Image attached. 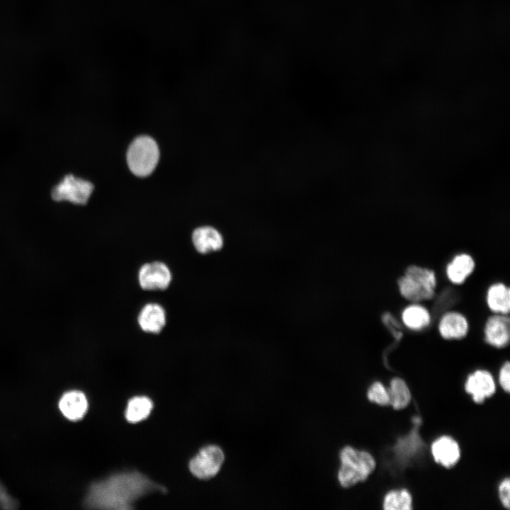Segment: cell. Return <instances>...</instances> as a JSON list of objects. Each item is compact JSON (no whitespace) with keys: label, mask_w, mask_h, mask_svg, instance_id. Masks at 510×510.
<instances>
[{"label":"cell","mask_w":510,"mask_h":510,"mask_svg":"<svg viewBox=\"0 0 510 510\" xmlns=\"http://www.w3.org/2000/svg\"><path fill=\"white\" fill-rule=\"evenodd\" d=\"M156 490L164 489L140 472H123L94 483L87 492L84 505L89 509H130L134 502Z\"/></svg>","instance_id":"obj_1"},{"label":"cell","mask_w":510,"mask_h":510,"mask_svg":"<svg viewBox=\"0 0 510 510\" xmlns=\"http://www.w3.org/2000/svg\"><path fill=\"white\" fill-rule=\"evenodd\" d=\"M339 458L341 466L337 478L340 485L345 488L366 481L376 468L375 460L370 453L350 446L341 450Z\"/></svg>","instance_id":"obj_2"},{"label":"cell","mask_w":510,"mask_h":510,"mask_svg":"<svg viewBox=\"0 0 510 510\" xmlns=\"http://www.w3.org/2000/svg\"><path fill=\"white\" fill-rule=\"evenodd\" d=\"M397 283L400 294L413 302L430 300L435 295L436 277L429 268L410 266Z\"/></svg>","instance_id":"obj_3"},{"label":"cell","mask_w":510,"mask_h":510,"mask_svg":"<svg viewBox=\"0 0 510 510\" xmlns=\"http://www.w3.org/2000/svg\"><path fill=\"white\" fill-rule=\"evenodd\" d=\"M159 158V147L149 136H140L130 144L127 152L130 170L137 176H147L155 169Z\"/></svg>","instance_id":"obj_4"},{"label":"cell","mask_w":510,"mask_h":510,"mask_svg":"<svg viewBox=\"0 0 510 510\" xmlns=\"http://www.w3.org/2000/svg\"><path fill=\"white\" fill-rule=\"evenodd\" d=\"M89 181L67 174L62 177L51 188V198L55 202H69L76 205H85L94 191Z\"/></svg>","instance_id":"obj_5"},{"label":"cell","mask_w":510,"mask_h":510,"mask_svg":"<svg viewBox=\"0 0 510 510\" xmlns=\"http://www.w3.org/2000/svg\"><path fill=\"white\" fill-rule=\"evenodd\" d=\"M224 460L222 450L216 445H209L200 449L191 460L189 469L196 477L207 480L217 474Z\"/></svg>","instance_id":"obj_6"},{"label":"cell","mask_w":510,"mask_h":510,"mask_svg":"<svg viewBox=\"0 0 510 510\" xmlns=\"http://www.w3.org/2000/svg\"><path fill=\"white\" fill-rule=\"evenodd\" d=\"M172 279L169 268L163 262L153 261L142 265L138 272L140 287L147 290L166 289Z\"/></svg>","instance_id":"obj_7"},{"label":"cell","mask_w":510,"mask_h":510,"mask_svg":"<svg viewBox=\"0 0 510 510\" xmlns=\"http://www.w3.org/2000/svg\"><path fill=\"white\" fill-rule=\"evenodd\" d=\"M465 390L475 403H482L496 391L492 375L486 370H477L470 373L465 381Z\"/></svg>","instance_id":"obj_8"},{"label":"cell","mask_w":510,"mask_h":510,"mask_svg":"<svg viewBox=\"0 0 510 510\" xmlns=\"http://www.w3.org/2000/svg\"><path fill=\"white\" fill-rule=\"evenodd\" d=\"M484 339L489 345L500 348L508 345L510 338V321L507 314H494L484 325Z\"/></svg>","instance_id":"obj_9"},{"label":"cell","mask_w":510,"mask_h":510,"mask_svg":"<svg viewBox=\"0 0 510 510\" xmlns=\"http://www.w3.org/2000/svg\"><path fill=\"white\" fill-rule=\"evenodd\" d=\"M431 452L434 460L446 468L453 467L460 458L458 443L451 436H441L433 441Z\"/></svg>","instance_id":"obj_10"},{"label":"cell","mask_w":510,"mask_h":510,"mask_svg":"<svg viewBox=\"0 0 510 510\" xmlns=\"http://www.w3.org/2000/svg\"><path fill=\"white\" fill-rule=\"evenodd\" d=\"M166 312L157 303H147L140 310L137 322L140 329L147 333L158 334L166 324Z\"/></svg>","instance_id":"obj_11"},{"label":"cell","mask_w":510,"mask_h":510,"mask_svg":"<svg viewBox=\"0 0 510 510\" xmlns=\"http://www.w3.org/2000/svg\"><path fill=\"white\" fill-rule=\"evenodd\" d=\"M438 332L445 339H460L466 336L469 325L466 317L454 311L446 312L438 322Z\"/></svg>","instance_id":"obj_12"},{"label":"cell","mask_w":510,"mask_h":510,"mask_svg":"<svg viewBox=\"0 0 510 510\" xmlns=\"http://www.w3.org/2000/svg\"><path fill=\"white\" fill-rule=\"evenodd\" d=\"M59 408L65 418L70 421L81 419L88 409V401L85 395L78 390L65 392L59 401Z\"/></svg>","instance_id":"obj_13"},{"label":"cell","mask_w":510,"mask_h":510,"mask_svg":"<svg viewBox=\"0 0 510 510\" xmlns=\"http://www.w3.org/2000/svg\"><path fill=\"white\" fill-rule=\"evenodd\" d=\"M192 242L196 250L203 254L218 251L224 244L220 232L210 226L196 228L192 234Z\"/></svg>","instance_id":"obj_14"},{"label":"cell","mask_w":510,"mask_h":510,"mask_svg":"<svg viewBox=\"0 0 510 510\" xmlns=\"http://www.w3.org/2000/svg\"><path fill=\"white\" fill-rule=\"evenodd\" d=\"M475 266V261L470 255L458 254L446 266L447 277L453 283L461 284L472 273Z\"/></svg>","instance_id":"obj_15"},{"label":"cell","mask_w":510,"mask_h":510,"mask_svg":"<svg viewBox=\"0 0 510 510\" xmlns=\"http://www.w3.org/2000/svg\"><path fill=\"white\" fill-rule=\"evenodd\" d=\"M487 303L494 313L508 314L510 310L509 287L502 283L492 284L487 290Z\"/></svg>","instance_id":"obj_16"},{"label":"cell","mask_w":510,"mask_h":510,"mask_svg":"<svg viewBox=\"0 0 510 510\" xmlns=\"http://www.w3.org/2000/svg\"><path fill=\"white\" fill-rule=\"evenodd\" d=\"M402 319L407 328L419 331L430 324L431 314L425 307L415 302L403 310Z\"/></svg>","instance_id":"obj_17"},{"label":"cell","mask_w":510,"mask_h":510,"mask_svg":"<svg viewBox=\"0 0 510 510\" xmlns=\"http://www.w3.org/2000/svg\"><path fill=\"white\" fill-rule=\"evenodd\" d=\"M414 428L412 430L409 436L400 438L395 447V450L397 456L400 458L407 460L416 455L423 442L418 434V426L420 424L421 419L419 417L414 418Z\"/></svg>","instance_id":"obj_18"},{"label":"cell","mask_w":510,"mask_h":510,"mask_svg":"<svg viewBox=\"0 0 510 510\" xmlns=\"http://www.w3.org/2000/svg\"><path fill=\"white\" fill-rule=\"evenodd\" d=\"M387 390L390 395V405L394 409H402L410 403L411 392L403 379L398 377L392 378Z\"/></svg>","instance_id":"obj_19"},{"label":"cell","mask_w":510,"mask_h":510,"mask_svg":"<svg viewBox=\"0 0 510 510\" xmlns=\"http://www.w3.org/2000/svg\"><path fill=\"white\" fill-rule=\"evenodd\" d=\"M153 407L152 400L147 397H135L128 404L125 416L128 421L137 423L146 419Z\"/></svg>","instance_id":"obj_20"},{"label":"cell","mask_w":510,"mask_h":510,"mask_svg":"<svg viewBox=\"0 0 510 510\" xmlns=\"http://www.w3.org/2000/svg\"><path fill=\"white\" fill-rule=\"evenodd\" d=\"M412 497L407 489H393L384 497L382 507L385 510H411Z\"/></svg>","instance_id":"obj_21"},{"label":"cell","mask_w":510,"mask_h":510,"mask_svg":"<svg viewBox=\"0 0 510 510\" xmlns=\"http://www.w3.org/2000/svg\"><path fill=\"white\" fill-rule=\"evenodd\" d=\"M367 397L369 401L380 406L390 405L388 390L379 381L374 382L369 387L367 391Z\"/></svg>","instance_id":"obj_22"},{"label":"cell","mask_w":510,"mask_h":510,"mask_svg":"<svg viewBox=\"0 0 510 510\" xmlns=\"http://www.w3.org/2000/svg\"><path fill=\"white\" fill-rule=\"evenodd\" d=\"M499 498L503 506L509 509L510 506V480L504 478L499 485Z\"/></svg>","instance_id":"obj_23"},{"label":"cell","mask_w":510,"mask_h":510,"mask_svg":"<svg viewBox=\"0 0 510 510\" xmlns=\"http://www.w3.org/2000/svg\"><path fill=\"white\" fill-rule=\"evenodd\" d=\"M499 382L504 391H510V363L505 362L499 370Z\"/></svg>","instance_id":"obj_24"},{"label":"cell","mask_w":510,"mask_h":510,"mask_svg":"<svg viewBox=\"0 0 510 510\" xmlns=\"http://www.w3.org/2000/svg\"><path fill=\"white\" fill-rule=\"evenodd\" d=\"M18 503L7 492L6 488L0 482V507L4 509H16Z\"/></svg>","instance_id":"obj_25"}]
</instances>
